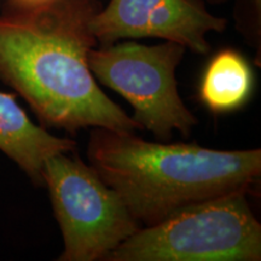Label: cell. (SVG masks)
<instances>
[{
  "mask_svg": "<svg viewBox=\"0 0 261 261\" xmlns=\"http://www.w3.org/2000/svg\"><path fill=\"white\" fill-rule=\"evenodd\" d=\"M98 0H50L10 6L0 15V80L21 96L41 125L76 135L85 128L143 130L98 86L89 54Z\"/></svg>",
  "mask_w": 261,
  "mask_h": 261,
  "instance_id": "6da1fadb",
  "label": "cell"
},
{
  "mask_svg": "<svg viewBox=\"0 0 261 261\" xmlns=\"http://www.w3.org/2000/svg\"><path fill=\"white\" fill-rule=\"evenodd\" d=\"M87 160L140 226L195 202L248 191L261 175V150H217L148 142L136 132L91 128Z\"/></svg>",
  "mask_w": 261,
  "mask_h": 261,
  "instance_id": "7a4b0ae2",
  "label": "cell"
},
{
  "mask_svg": "<svg viewBox=\"0 0 261 261\" xmlns=\"http://www.w3.org/2000/svg\"><path fill=\"white\" fill-rule=\"evenodd\" d=\"M234 191L195 202L151 226H142L107 261H259L261 225Z\"/></svg>",
  "mask_w": 261,
  "mask_h": 261,
  "instance_id": "3957f363",
  "label": "cell"
},
{
  "mask_svg": "<svg viewBox=\"0 0 261 261\" xmlns=\"http://www.w3.org/2000/svg\"><path fill=\"white\" fill-rule=\"evenodd\" d=\"M185 51L171 41L158 45L117 41L93 47L89 67L96 80L132 106V119L142 129L167 142L174 130L188 137L198 122L182 102L175 79Z\"/></svg>",
  "mask_w": 261,
  "mask_h": 261,
  "instance_id": "277c9868",
  "label": "cell"
},
{
  "mask_svg": "<svg viewBox=\"0 0 261 261\" xmlns=\"http://www.w3.org/2000/svg\"><path fill=\"white\" fill-rule=\"evenodd\" d=\"M42 180L63 237L60 261L106 260L142 227L119 194L79 156H51Z\"/></svg>",
  "mask_w": 261,
  "mask_h": 261,
  "instance_id": "5b68a950",
  "label": "cell"
},
{
  "mask_svg": "<svg viewBox=\"0 0 261 261\" xmlns=\"http://www.w3.org/2000/svg\"><path fill=\"white\" fill-rule=\"evenodd\" d=\"M226 25L202 0H110L94 15L91 31L98 46L156 38L205 55L211 51L208 34L224 32Z\"/></svg>",
  "mask_w": 261,
  "mask_h": 261,
  "instance_id": "8992f818",
  "label": "cell"
},
{
  "mask_svg": "<svg viewBox=\"0 0 261 261\" xmlns=\"http://www.w3.org/2000/svg\"><path fill=\"white\" fill-rule=\"evenodd\" d=\"M76 149L74 140L57 137L29 119L11 93L0 91V151L4 152L29 179L44 185L45 162L57 154H70Z\"/></svg>",
  "mask_w": 261,
  "mask_h": 261,
  "instance_id": "52a82bcc",
  "label": "cell"
},
{
  "mask_svg": "<svg viewBox=\"0 0 261 261\" xmlns=\"http://www.w3.org/2000/svg\"><path fill=\"white\" fill-rule=\"evenodd\" d=\"M253 71L241 52L225 48L212 57L202 75L198 97L212 113H231L247 103Z\"/></svg>",
  "mask_w": 261,
  "mask_h": 261,
  "instance_id": "ba28073f",
  "label": "cell"
},
{
  "mask_svg": "<svg viewBox=\"0 0 261 261\" xmlns=\"http://www.w3.org/2000/svg\"><path fill=\"white\" fill-rule=\"evenodd\" d=\"M238 29L252 41L260 45L261 0H240L234 12Z\"/></svg>",
  "mask_w": 261,
  "mask_h": 261,
  "instance_id": "9c48e42d",
  "label": "cell"
},
{
  "mask_svg": "<svg viewBox=\"0 0 261 261\" xmlns=\"http://www.w3.org/2000/svg\"><path fill=\"white\" fill-rule=\"evenodd\" d=\"M10 6H17V8H27V6H35L44 4L50 0H9Z\"/></svg>",
  "mask_w": 261,
  "mask_h": 261,
  "instance_id": "30bf717a",
  "label": "cell"
},
{
  "mask_svg": "<svg viewBox=\"0 0 261 261\" xmlns=\"http://www.w3.org/2000/svg\"><path fill=\"white\" fill-rule=\"evenodd\" d=\"M202 2H204V3H208V4L218 5V4H223V3L227 2V0H202Z\"/></svg>",
  "mask_w": 261,
  "mask_h": 261,
  "instance_id": "8fae6325",
  "label": "cell"
}]
</instances>
